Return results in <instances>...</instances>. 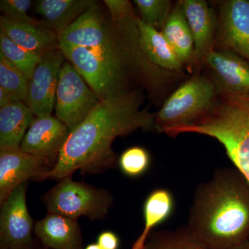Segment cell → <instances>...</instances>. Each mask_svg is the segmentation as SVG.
I'll use <instances>...</instances> for the list:
<instances>
[{
  "mask_svg": "<svg viewBox=\"0 0 249 249\" xmlns=\"http://www.w3.org/2000/svg\"><path fill=\"white\" fill-rule=\"evenodd\" d=\"M195 42L193 67L196 71L204 66L205 58L213 49L217 14L204 0L179 1Z\"/></svg>",
  "mask_w": 249,
  "mask_h": 249,
  "instance_id": "cell-15",
  "label": "cell"
},
{
  "mask_svg": "<svg viewBox=\"0 0 249 249\" xmlns=\"http://www.w3.org/2000/svg\"><path fill=\"white\" fill-rule=\"evenodd\" d=\"M60 49L44 54L29 80L26 104L36 117L52 115L60 71L65 60Z\"/></svg>",
  "mask_w": 249,
  "mask_h": 249,
  "instance_id": "cell-10",
  "label": "cell"
},
{
  "mask_svg": "<svg viewBox=\"0 0 249 249\" xmlns=\"http://www.w3.org/2000/svg\"><path fill=\"white\" fill-rule=\"evenodd\" d=\"M104 2L109 9L112 19L121 17L133 11L132 4L127 0H106Z\"/></svg>",
  "mask_w": 249,
  "mask_h": 249,
  "instance_id": "cell-29",
  "label": "cell"
},
{
  "mask_svg": "<svg viewBox=\"0 0 249 249\" xmlns=\"http://www.w3.org/2000/svg\"><path fill=\"white\" fill-rule=\"evenodd\" d=\"M29 80L0 53V87L7 91L14 102H26Z\"/></svg>",
  "mask_w": 249,
  "mask_h": 249,
  "instance_id": "cell-25",
  "label": "cell"
},
{
  "mask_svg": "<svg viewBox=\"0 0 249 249\" xmlns=\"http://www.w3.org/2000/svg\"><path fill=\"white\" fill-rule=\"evenodd\" d=\"M204 66L217 93L249 96V62L231 51L212 49L205 58Z\"/></svg>",
  "mask_w": 249,
  "mask_h": 249,
  "instance_id": "cell-12",
  "label": "cell"
},
{
  "mask_svg": "<svg viewBox=\"0 0 249 249\" xmlns=\"http://www.w3.org/2000/svg\"><path fill=\"white\" fill-rule=\"evenodd\" d=\"M160 32L173 49L183 65L193 68L195 42L179 1L172 9L164 27Z\"/></svg>",
  "mask_w": 249,
  "mask_h": 249,
  "instance_id": "cell-21",
  "label": "cell"
},
{
  "mask_svg": "<svg viewBox=\"0 0 249 249\" xmlns=\"http://www.w3.org/2000/svg\"><path fill=\"white\" fill-rule=\"evenodd\" d=\"M34 114L22 101L0 108V149L19 148L34 121Z\"/></svg>",
  "mask_w": 249,
  "mask_h": 249,
  "instance_id": "cell-20",
  "label": "cell"
},
{
  "mask_svg": "<svg viewBox=\"0 0 249 249\" xmlns=\"http://www.w3.org/2000/svg\"><path fill=\"white\" fill-rule=\"evenodd\" d=\"M151 158L146 149L134 146L124 150L118 160L121 171L130 178H139L150 168Z\"/></svg>",
  "mask_w": 249,
  "mask_h": 249,
  "instance_id": "cell-27",
  "label": "cell"
},
{
  "mask_svg": "<svg viewBox=\"0 0 249 249\" xmlns=\"http://www.w3.org/2000/svg\"><path fill=\"white\" fill-rule=\"evenodd\" d=\"M27 182L12 192L1 205L0 239L4 249H30L35 225L28 211Z\"/></svg>",
  "mask_w": 249,
  "mask_h": 249,
  "instance_id": "cell-9",
  "label": "cell"
},
{
  "mask_svg": "<svg viewBox=\"0 0 249 249\" xmlns=\"http://www.w3.org/2000/svg\"><path fill=\"white\" fill-rule=\"evenodd\" d=\"M217 88L209 77L196 75L180 85L156 114V131L168 136L194 124L213 106Z\"/></svg>",
  "mask_w": 249,
  "mask_h": 249,
  "instance_id": "cell-4",
  "label": "cell"
},
{
  "mask_svg": "<svg viewBox=\"0 0 249 249\" xmlns=\"http://www.w3.org/2000/svg\"><path fill=\"white\" fill-rule=\"evenodd\" d=\"M233 249H249V238Z\"/></svg>",
  "mask_w": 249,
  "mask_h": 249,
  "instance_id": "cell-32",
  "label": "cell"
},
{
  "mask_svg": "<svg viewBox=\"0 0 249 249\" xmlns=\"http://www.w3.org/2000/svg\"><path fill=\"white\" fill-rule=\"evenodd\" d=\"M139 46L154 65L171 73L181 74L184 65L160 31L147 25L137 17Z\"/></svg>",
  "mask_w": 249,
  "mask_h": 249,
  "instance_id": "cell-19",
  "label": "cell"
},
{
  "mask_svg": "<svg viewBox=\"0 0 249 249\" xmlns=\"http://www.w3.org/2000/svg\"><path fill=\"white\" fill-rule=\"evenodd\" d=\"M101 102L97 95L70 62L60 71L55 101L56 117L74 130Z\"/></svg>",
  "mask_w": 249,
  "mask_h": 249,
  "instance_id": "cell-7",
  "label": "cell"
},
{
  "mask_svg": "<svg viewBox=\"0 0 249 249\" xmlns=\"http://www.w3.org/2000/svg\"><path fill=\"white\" fill-rule=\"evenodd\" d=\"M173 194L165 188H158L147 196L143 205L144 229L132 249H143L149 236L157 226L165 222L173 213Z\"/></svg>",
  "mask_w": 249,
  "mask_h": 249,
  "instance_id": "cell-22",
  "label": "cell"
},
{
  "mask_svg": "<svg viewBox=\"0 0 249 249\" xmlns=\"http://www.w3.org/2000/svg\"><path fill=\"white\" fill-rule=\"evenodd\" d=\"M0 49V53L30 80L42 55L17 45L1 31Z\"/></svg>",
  "mask_w": 249,
  "mask_h": 249,
  "instance_id": "cell-24",
  "label": "cell"
},
{
  "mask_svg": "<svg viewBox=\"0 0 249 249\" xmlns=\"http://www.w3.org/2000/svg\"><path fill=\"white\" fill-rule=\"evenodd\" d=\"M213 49L231 51L249 62V0L219 2Z\"/></svg>",
  "mask_w": 249,
  "mask_h": 249,
  "instance_id": "cell-8",
  "label": "cell"
},
{
  "mask_svg": "<svg viewBox=\"0 0 249 249\" xmlns=\"http://www.w3.org/2000/svg\"><path fill=\"white\" fill-rule=\"evenodd\" d=\"M188 228L209 249H233L249 238V182L237 169L217 170L197 188Z\"/></svg>",
  "mask_w": 249,
  "mask_h": 249,
  "instance_id": "cell-2",
  "label": "cell"
},
{
  "mask_svg": "<svg viewBox=\"0 0 249 249\" xmlns=\"http://www.w3.org/2000/svg\"><path fill=\"white\" fill-rule=\"evenodd\" d=\"M41 199L48 213L76 220L82 216L90 220H102L114 202L113 196L107 190L73 181L72 177L58 181Z\"/></svg>",
  "mask_w": 249,
  "mask_h": 249,
  "instance_id": "cell-5",
  "label": "cell"
},
{
  "mask_svg": "<svg viewBox=\"0 0 249 249\" xmlns=\"http://www.w3.org/2000/svg\"><path fill=\"white\" fill-rule=\"evenodd\" d=\"M70 134L66 124L58 118L52 115L36 117L23 138L20 149L55 165Z\"/></svg>",
  "mask_w": 249,
  "mask_h": 249,
  "instance_id": "cell-13",
  "label": "cell"
},
{
  "mask_svg": "<svg viewBox=\"0 0 249 249\" xmlns=\"http://www.w3.org/2000/svg\"><path fill=\"white\" fill-rule=\"evenodd\" d=\"M65 58L83 76L100 101L129 92L128 67L103 58L93 49L60 43Z\"/></svg>",
  "mask_w": 249,
  "mask_h": 249,
  "instance_id": "cell-6",
  "label": "cell"
},
{
  "mask_svg": "<svg viewBox=\"0 0 249 249\" xmlns=\"http://www.w3.org/2000/svg\"><path fill=\"white\" fill-rule=\"evenodd\" d=\"M31 4L32 1L30 0H1L0 9L3 16L6 17L45 27L42 21L36 20L28 15Z\"/></svg>",
  "mask_w": 249,
  "mask_h": 249,
  "instance_id": "cell-28",
  "label": "cell"
},
{
  "mask_svg": "<svg viewBox=\"0 0 249 249\" xmlns=\"http://www.w3.org/2000/svg\"><path fill=\"white\" fill-rule=\"evenodd\" d=\"M143 249H209L186 227L151 232Z\"/></svg>",
  "mask_w": 249,
  "mask_h": 249,
  "instance_id": "cell-23",
  "label": "cell"
},
{
  "mask_svg": "<svg viewBox=\"0 0 249 249\" xmlns=\"http://www.w3.org/2000/svg\"><path fill=\"white\" fill-rule=\"evenodd\" d=\"M96 4L93 0H39L34 11L44 27L60 36L75 20Z\"/></svg>",
  "mask_w": 249,
  "mask_h": 249,
  "instance_id": "cell-18",
  "label": "cell"
},
{
  "mask_svg": "<svg viewBox=\"0 0 249 249\" xmlns=\"http://www.w3.org/2000/svg\"><path fill=\"white\" fill-rule=\"evenodd\" d=\"M84 249H102L101 248L99 245L96 244H91V245H89L87 246L86 248Z\"/></svg>",
  "mask_w": 249,
  "mask_h": 249,
  "instance_id": "cell-33",
  "label": "cell"
},
{
  "mask_svg": "<svg viewBox=\"0 0 249 249\" xmlns=\"http://www.w3.org/2000/svg\"><path fill=\"white\" fill-rule=\"evenodd\" d=\"M0 31L17 45L41 55L60 49L58 36L47 28L1 16Z\"/></svg>",
  "mask_w": 249,
  "mask_h": 249,
  "instance_id": "cell-16",
  "label": "cell"
},
{
  "mask_svg": "<svg viewBox=\"0 0 249 249\" xmlns=\"http://www.w3.org/2000/svg\"><path fill=\"white\" fill-rule=\"evenodd\" d=\"M191 131L221 142L249 182V96L219 93L209 112Z\"/></svg>",
  "mask_w": 249,
  "mask_h": 249,
  "instance_id": "cell-3",
  "label": "cell"
},
{
  "mask_svg": "<svg viewBox=\"0 0 249 249\" xmlns=\"http://www.w3.org/2000/svg\"><path fill=\"white\" fill-rule=\"evenodd\" d=\"M142 20L156 30L161 31L169 18L172 1L168 0H134Z\"/></svg>",
  "mask_w": 249,
  "mask_h": 249,
  "instance_id": "cell-26",
  "label": "cell"
},
{
  "mask_svg": "<svg viewBox=\"0 0 249 249\" xmlns=\"http://www.w3.org/2000/svg\"><path fill=\"white\" fill-rule=\"evenodd\" d=\"M114 33V22L111 24L103 17L102 11L96 3L77 18L59 36V42L76 47L97 49L109 42Z\"/></svg>",
  "mask_w": 249,
  "mask_h": 249,
  "instance_id": "cell-14",
  "label": "cell"
},
{
  "mask_svg": "<svg viewBox=\"0 0 249 249\" xmlns=\"http://www.w3.org/2000/svg\"><path fill=\"white\" fill-rule=\"evenodd\" d=\"M50 160L19 148L0 149V204L18 186L30 178L39 181L53 168Z\"/></svg>",
  "mask_w": 249,
  "mask_h": 249,
  "instance_id": "cell-11",
  "label": "cell"
},
{
  "mask_svg": "<svg viewBox=\"0 0 249 249\" xmlns=\"http://www.w3.org/2000/svg\"><path fill=\"white\" fill-rule=\"evenodd\" d=\"M97 244L102 249H118L120 240L115 232L106 231L98 235Z\"/></svg>",
  "mask_w": 249,
  "mask_h": 249,
  "instance_id": "cell-30",
  "label": "cell"
},
{
  "mask_svg": "<svg viewBox=\"0 0 249 249\" xmlns=\"http://www.w3.org/2000/svg\"><path fill=\"white\" fill-rule=\"evenodd\" d=\"M34 232L46 247L52 249H83L81 229L76 219L47 213L36 221Z\"/></svg>",
  "mask_w": 249,
  "mask_h": 249,
  "instance_id": "cell-17",
  "label": "cell"
},
{
  "mask_svg": "<svg viewBox=\"0 0 249 249\" xmlns=\"http://www.w3.org/2000/svg\"><path fill=\"white\" fill-rule=\"evenodd\" d=\"M142 96L136 91L101 101L86 119L70 132L56 164L39 181H60L80 170L83 174H101L115 168L112 149L116 138L139 129L156 131V114L141 109Z\"/></svg>",
  "mask_w": 249,
  "mask_h": 249,
  "instance_id": "cell-1",
  "label": "cell"
},
{
  "mask_svg": "<svg viewBox=\"0 0 249 249\" xmlns=\"http://www.w3.org/2000/svg\"><path fill=\"white\" fill-rule=\"evenodd\" d=\"M13 103H14V100L9 93L0 87V108L6 107Z\"/></svg>",
  "mask_w": 249,
  "mask_h": 249,
  "instance_id": "cell-31",
  "label": "cell"
}]
</instances>
